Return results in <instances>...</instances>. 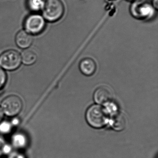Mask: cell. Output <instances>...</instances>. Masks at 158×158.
<instances>
[{
    "label": "cell",
    "mask_w": 158,
    "mask_h": 158,
    "mask_svg": "<svg viewBox=\"0 0 158 158\" xmlns=\"http://www.w3.org/2000/svg\"><path fill=\"white\" fill-rule=\"evenodd\" d=\"M15 41L16 45L20 48H28L33 43V35L25 30H20L15 36Z\"/></svg>",
    "instance_id": "ba28073f"
},
{
    "label": "cell",
    "mask_w": 158,
    "mask_h": 158,
    "mask_svg": "<svg viewBox=\"0 0 158 158\" xmlns=\"http://www.w3.org/2000/svg\"><path fill=\"white\" fill-rule=\"evenodd\" d=\"M113 97L112 91L107 86H101L98 88L94 94V99L96 103L106 104L111 101Z\"/></svg>",
    "instance_id": "52a82bcc"
},
{
    "label": "cell",
    "mask_w": 158,
    "mask_h": 158,
    "mask_svg": "<svg viewBox=\"0 0 158 158\" xmlns=\"http://www.w3.org/2000/svg\"><path fill=\"white\" fill-rule=\"evenodd\" d=\"M79 69L83 74L87 76H90L96 72L97 64L93 59L85 58L80 61Z\"/></svg>",
    "instance_id": "9c48e42d"
},
{
    "label": "cell",
    "mask_w": 158,
    "mask_h": 158,
    "mask_svg": "<svg viewBox=\"0 0 158 158\" xmlns=\"http://www.w3.org/2000/svg\"><path fill=\"white\" fill-rule=\"evenodd\" d=\"M21 64V54L15 50H8L0 55V67L4 70L14 71Z\"/></svg>",
    "instance_id": "5b68a950"
},
{
    "label": "cell",
    "mask_w": 158,
    "mask_h": 158,
    "mask_svg": "<svg viewBox=\"0 0 158 158\" xmlns=\"http://www.w3.org/2000/svg\"><path fill=\"white\" fill-rule=\"evenodd\" d=\"M7 80V76L4 69L0 67V90L3 88Z\"/></svg>",
    "instance_id": "9a60e30c"
},
{
    "label": "cell",
    "mask_w": 158,
    "mask_h": 158,
    "mask_svg": "<svg viewBox=\"0 0 158 158\" xmlns=\"http://www.w3.org/2000/svg\"><path fill=\"white\" fill-rule=\"evenodd\" d=\"M28 143L27 137L23 133H17L12 138V143L17 148H24L27 147Z\"/></svg>",
    "instance_id": "7c38bea8"
},
{
    "label": "cell",
    "mask_w": 158,
    "mask_h": 158,
    "mask_svg": "<svg viewBox=\"0 0 158 158\" xmlns=\"http://www.w3.org/2000/svg\"><path fill=\"white\" fill-rule=\"evenodd\" d=\"M12 128V125L7 121L0 123V133L2 134H8L10 133Z\"/></svg>",
    "instance_id": "5bb4252c"
},
{
    "label": "cell",
    "mask_w": 158,
    "mask_h": 158,
    "mask_svg": "<svg viewBox=\"0 0 158 158\" xmlns=\"http://www.w3.org/2000/svg\"><path fill=\"white\" fill-rule=\"evenodd\" d=\"M151 3L153 8L157 10L158 9V0H152Z\"/></svg>",
    "instance_id": "e0dca14e"
},
{
    "label": "cell",
    "mask_w": 158,
    "mask_h": 158,
    "mask_svg": "<svg viewBox=\"0 0 158 158\" xmlns=\"http://www.w3.org/2000/svg\"><path fill=\"white\" fill-rule=\"evenodd\" d=\"M45 2V0H27V5L30 11L35 13H37L38 12L42 10Z\"/></svg>",
    "instance_id": "4fadbf2b"
},
{
    "label": "cell",
    "mask_w": 158,
    "mask_h": 158,
    "mask_svg": "<svg viewBox=\"0 0 158 158\" xmlns=\"http://www.w3.org/2000/svg\"><path fill=\"white\" fill-rule=\"evenodd\" d=\"M126 120L123 114L121 113L115 114L111 119V125L113 128L117 131H121L125 128Z\"/></svg>",
    "instance_id": "8fae6325"
},
{
    "label": "cell",
    "mask_w": 158,
    "mask_h": 158,
    "mask_svg": "<svg viewBox=\"0 0 158 158\" xmlns=\"http://www.w3.org/2000/svg\"><path fill=\"white\" fill-rule=\"evenodd\" d=\"M19 123V120L18 118H14L12 122V125H17Z\"/></svg>",
    "instance_id": "ac0fdd59"
},
{
    "label": "cell",
    "mask_w": 158,
    "mask_h": 158,
    "mask_svg": "<svg viewBox=\"0 0 158 158\" xmlns=\"http://www.w3.org/2000/svg\"><path fill=\"white\" fill-rule=\"evenodd\" d=\"M46 26V21L42 15L33 13L28 15L24 22V30L32 35L42 33Z\"/></svg>",
    "instance_id": "277c9868"
},
{
    "label": "cell",
    "mask_w": 158,
    "mask_h": 158,
    "mask_svg": "<svg viewBox=\"0 0 158 158\" xmlns=\"http://www.w3.org/2000/svg\"><path fill=\"white\" fill-rule=\"evenodd\" d=\"M85 116L88 123L93 128H102L109 121V115L106 110L98 105H92L89 108Z\"/></svg>",
    "instance_id": "7a4b0ae2"
},
{
    "label": "cell",
    "mask_w": 158,
    "mask_h": 158,
    "mask_svg": "<svg viewBox=\"0 0 158 158\" xmlns=\"http://www.w3.org/2000/svg\"><path fill=\"white\" fill-rule=\"evenodd\" d=\"M45 1H46V0H45Z\"/></svg>",
    "instance_id": "44dd1931"
},
{
    "label": "cell",
    "mask_w": 158,
    "mask_h": 158,
    "mask_svg": "<svg viewBox=\"0 0 158 158\" xmlns=\"http://www.w3.org/2000/svg\"><path fill=\"white\" fill-rule=\"evenodd\" d=\"M42 11V16L46 21L55 23L63 16L64 5L61 0H46Z\"/></svg>",
    "instance_id": "3957f363"
},
{
    "label": "cell",
    "mask_w": 158,
    "mask_h": 158,
    "mask_svg": "<svg viewBox=\"0 0 158 158\" xmlns=\"http://www.w3.org/2000/svg\"><path fill=\"white\" fill-rule=\"evenodd\" d=\"M130 12L135 19L148 21L154 18L156 10L148 0H136L130 5Z\"/></svg>",
    "instance_id": "6da1fadb"
},
{
    "label": "cell",
    "mask_w": 158,
    "mask_h": 158,
    "mask_svg": "<svg viewBox=\"0 0 158 158\" xmlns=\"http://www.w3.org/2000/svg\"><path fill=\"white\" fill-rule=\"evenodd\" d=\"M6 145L5 141L2 138L0 137V152L3 151V148Z\"/></svg>",
    "instance_id": "2e32d148"
},
{
    "label": "cell",
    "mask_w": 158,
    "mask_h": 158,
    "mask_svg": "<svg viewBox=\"0 0 158 158\" xmlns=\"http://www.w3.org/2000/svg\"><path fill=\"white\" fill-rule=\"evenodd\" d=\"M1 107L6 115L13 117L21 112L23 108V102L18 96L10 95L3 100Z\"/></svg>",
    "instance_id": "8992f818"
},
{
    "label": "cell",
    "mask_w": 158,
    "mask_h": 158,
    "mask_svg": "<svg viewBox=\"0 0 158 158\" xmlns=\"http://www.w3.org/2000/svg\"><path fill=\"white\" fill-rule=\"evenodd\" d=\"M21 57L22 63L27 65L34 64L38 58L36 52L30 48L24 50L21 54Z\"/></svg>",
    "instance_id": "30bf717a"
},
{
    "label": "cell",
    "mask_w": 158,
    "mask_h": 158,
    "mask_svg": "<svg viewBox=\"0 0 158 158\" xmlns=\"http://www.w3.org/2000/svg\"><path fill=\"white\" fill-rule=\"evenodd\" d=\"M127 1H129L134 2L135 1H136V0H127Z\"/></svg>",
    "instance_id": "ffe728a7"
},
{
    "label": "cell",
    "mask_w": 158,
    "mask_h": 158,
    "mask_svg": "<svg viewBox=\"0 0 158 158\" xmlns=\"http://www.w3.org/2000/svg\"><path fill=\"white\" fill-rule=\"evenodd\" d=\"M4 113H3L1 107L0 106V123L2 121L3 116H4Z\"/></svg>",
    "instance_id": "d6986e66"
}]
</instances>
